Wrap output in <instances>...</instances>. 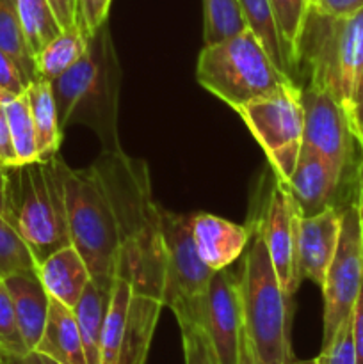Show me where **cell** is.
<instances>
[{
    "label": "cell",
    "mask_w": 363,
    "mask_h": 364,
    "mask_svg": "<svg viewBox=\"0 0 363 364\" xmlns=\"http://www.w3.org/2000/svg\"><path fill=\"white\" fill-rule=\"evenodd\" d=\"M363 7V0H317L312 6L317 13L330 16H347Z\"/></svg>",
    "instance_id": "obj_39"
},
{
    "label": "cell",
    "mask_w": 363,
    "mask_h": 364,
    "mask_svg": "<svg viewBox=\"0 0 363 364\" xmlns=\"http://www.w3.org/2000/svg\"><path fill=\"white\" fill-rule=\"evenodd\" d=\"M60 128L82 119L102 135L107 149L116 144L117 64L107 25L91 39L84 55L60 77L52 80Z\"/></svg>",
    "instance_id": "obj_4"
},
{
    "label": "cell",
    "mask_w": 363,
    "mask_h": 364,
    "mask_svg": "<svg viewBox=\"0 0 363 364\" xmlns=\"http://www.w3.org/2000/svg\"><path fill=\"white\" fill-rule=\"evenodd\" d=\"M89 41L84 38L78 27L60 31L41 52L36 55V70L41 78L56 80L57 77L70 70L88 50Z\"/></svg>",
    "instance_id": "obj_24"
},
{
    "label": "cell",
    "mask_w": 363,
    "mask_h": 364,
    "mask_svg": "<svg viewBox=\"0 0 363 364\" xmlns=\"http://www.w3.org/2000/svg\"><path fill=\"white\" fill-rule=\"evenodd\" d=\"M241 0H203V39L205 45L224 41L246 31Z\"/></svg>",
    "instance_id": "obj_28"
},
{
    "label": "cell",
    "mask_w": 363,
    "mask_h": 364,
    "mask_svg": "<svg viewBox=\"0 0 363 364\" xmlns=\"http://www.w3.org/2000/svg\"><path fill=\"white\" fill-rule=\"evenodd\" d=\"M342 176L344 174L338 173L315 149L302 144L294 173L285 181V187L290 192L301 217H310L331 206Z\"/></svg>",
    "instance_id": "obj_15"
},
{
    "label": "cell",
    "mask_w": 363,
    "mask_h": 364,
    "mask_svg": "<svg viewBox=\"0 0 363 364\" xmlns=\"http://www.w3.org/2000/svg\"><path fill=\"white\" fill-rule=\"evenodd\" d=\"M0 174H2V169H0Z\"/></svg>",
    "instance_id": "obj_48"
},
{
    "label": "cell",
    "mask_w": 363,
    "mask_h": 364,
    "mask_svg": "<svg viewBox=\"0 0 363 364\" xmlns=\"http://www.w3.org/2000/svg\"><path fill=\"white\" fill-rule=\"evenodd\" d=\"M28 103H31L32 121L36 130V144H38V159H53L59 151L63 141V128L57 116L56 98H53L52 82L46 78H36L27 85Z\"/></svg>",
    "instance_id": "obj_21"
},
{
    "label": "cell",
    "mask_w": 363,
    "mask_h": 364,
    "mask_svg": "<svg viewBox=\"0 0 363 364\" xmlns=\"http://www.w3.org/2000/svg\"><path fill=\"white\" fill-rule=\"evenodd\" d=\"M320 364H358L356 363L354 333H352V315L342 322L337 333L331 336L322 350L317 355Z\"/></svg>",
    "instance_id": "obj_34"
},
{
    "label": "cell",
    "mask_w": 363,
    "mask_h": 364,
    "mask_svg": "<svg viewBox=\"0 0 363 364\" xmlns=\"http://www.w3.org/2000/svg\"><path fill=\"white\" fill-rule=\"evenodd\" d=\"M38 276L46 294L71 309L91 281L84 258L71 244L43 259L38 265Z\"/></svg>",
    "instance_id": "obj_18"
},
{
    "label": "cell",
    "mask_w": 363,
    "mask_h": 364,
    "mask_svg": "<svg viewBox=\"0 0 363 364\" xmlns=\"http://www.w3.org/2000/svg\"><path fill=\"white\" fill-rule=\"evenodd\" d=\"M241 7L242 14H244L246 27L258 38L265 52L274 60V64L283 73L294 78L295 68L292 66L290 57H288L287 48H285L280 31H278L276 18H274L269 0H241Z\"/></svg>",
    "instance_id": "obj_23"
},
{
    "label": "cell",
    "mask_w": 363,
    "mask_h": 364,
    "mask_svg": "<svg viewBox=\"0 0 363 364\" xmlns=\"http://www.w3.org/2000/svg\"><path fill=\"white\" fill-rule=\"evenodd\" d=\"M238 364H258L256 361V355L253 352L251 343H249L248 336L242 331V340H241V354H238Z\"/></svg>",
    "instance_id": "obj_42"
},
{
    "label": "cell",
    "mask_w": 363,
    "mask_h": 364,
    "mask_svg": "<svg viewBox=\"0 0 363 364\" xmlns=\"http://www.w3.org/2000/svg\"><path fill=\"white\" fill-rule=\"evenodd\" d=\"M4 213L39 263L71 244L59 156L2 169Z\"/></svg>",
    "instance_id": "obj_2"
},
{
    "label": "cell",
    "mask_w": 363,
    "mask_h": 364,
    "mask_svg": "<svg viewBox=\"0 0 363 364\" xmlns=\"http://www.w3.org/2000/svg\"><path fill=\"white\" fill-rule=\"evenodd\" d=\"M164 301L132 290L117 364H146Z\"/></svg>",
    "instance_id": "obj_19"
},
{
    "label": "cell",
    "mask_w": 363,
    "mask_h": 364,
    "mask_svg": "<svg viewBox=\"0 0 363 364\" xmlns=\"http://www.w3.org/2000/svg\"><path fill=\"white\" fill-rule=\"evenodd\" d=\"M20 270H38V262L9 220L0 213V279Z\"/></svg>",
    "instance_id": "obj_32"
},
{
    "label": "cell",
    "mask_w": 363,
    "mask_h": 364,
    "mask_svg": "<svg viewBox=\"0 0 363 364\" xmlns=\"http://www.w3.org/2000/svg\"><path fill=\"white\" fill-rule=\"evenodd\" d=\"M110 295L112 288L100 287L91 279L73 308L88 364H100L102 358L103 323H105Z\"/></svg>",
    "instance_id": "obj_22"
},
{
    "label": "cell",
    "mask_w": 363,
    "mask_h": 364,
    "mask_svg": "<svg viewBox=\"0 0 363 364\" xmlns=\"http://www.w3.org/2000/svg\"><path fill=\"white\" fill-rule=\"evenodd\" d=\"M21 31L31 53L38 55L53 38L60 34V25L48 0H16Z\"/></svg>",
    "instance_id": "obj_25"
},
{
    "label": "cell",
    "mask_w": 363,
    "mask_h": 364,
    "mask_svg": "<svg viewBox=\"0 0 363 364\" xmlns=\"http://www.w3.org/2000/svg\"><path fill=\"white\" fill-rule=\"evenodd\" d=\"M18 364H59V363L53 361V359H50L48 355L41 354V352L32 350V352H28V354L25 355V358L21 359Z\"/></svg>",
    "instance_id": "obj_44"
},
{
    "label": "cell",
    "mask_w": 363,
    "mask_h": 364,
    "mask_svg": "<svg viewBox=\"0 0 363 364\" xmlns=\"http://www.w3.org/2000/svg\"><path fill=\"white\" fill-rule=\"evenodd\" d=\"M64 196L71 245L84 258L91 279L112 288L121 251L120 231L95 164L88 169H70L64 164Z\"/></svg>",
    "instance_id": "obj_5"
},
{
    "label": "cell",
    "mask_w": 363,
    "mask_h": 364,
    "mask_svg": "<svg viewBox=\"0 0 363 364\" xmlns=\"http://www.w3.org/2000/svg\"><path fill=\"white\" fill-rule=\"evenodd\" d=\"M253 242L238 277L244 334L258 364H287L290 348L292 299L285 295L274 272L260 228H253Z\"/></svg>",
    "instance_id": "obj_3"
},
{
    "label": "cell",
    "mask_w": 363,
    "mask_h": 364,
    "mask_svg": "<svg viewBox=\"0 0 363 364\" xmlns=\"http://www.w3.org/2000/svg\"><path fill=\"white\" fill-rule=\"evenodd\" d=\"M305 60L310 85L330 92L345 116L363 68V7L347 16H330L310 9L298 48V66Z\"/></svg>",
    "instance_id": "obj_7"
},
{
    "label": "cell",
    "mask_w": 363,
    "mask_h": 364,
    "mask_svg": "<svg viewBox=\"0 0 363 364\" xmlns=\"http://www.w3.org/2000/svg\"><path fill=\"white\" fill-rule=\"evenodd\" d=\"M2 281L13 302L21 336L28 350H36L45 329L50 295L46 294L39 279L38 270H20V272L7 274Z\"/></svg>",
    "instance_id": "obj_17"
},
{
    "label": "cell",
    "mask_w": 363,
    "mask_h": 364,
    "mask_svg": "<svg viewBox=\"0 0 363 364\" xmlns=\"http://www.w3.org/2000/svg\"><path fill=\"white\" fill-rule=\"evenodd\" d=\"M235 112L263 149L278 180L285 183L294 173L302 146L305 109L301 87L288 85L237 107Z\"/></svg>",
    "instance_id": "obj_8"
},
{
    "label": "cell",
    "mask_w": 363,
    "mask_h": 364,
    "mask_svg": "<svg viewBox=\"0 0 363 364\" xmlns=\"http://www.w3.org/2000/svg\"><path fill=\"white\" fill-rule=\"evenodd\" d=\"M356 203L359 210V220H362V233H363V160L358 167V178H356Z\"/></svg>",
    "instance_id": "obj_43"
},
{
    "label": "cell",
    "mask_w": 363,
    "mask_h": 364,
    "mask_svg": "<svg viewBox=\"0 0 363 364\" xmlns=\"http://www.w3.org/2000/svg\"><path fill=\"white\" fill-rule=\"evenodd\" d=\"M36 350L59 364H88L73 309L50 297L45 329Z\"/></svg>",
    "instance_id": "obj_20"
},
{
    "label": "cell",
    "mask_w": 363,
    "mask_h": 364,
    "mask_svg": "<svg viewBox=\"0 0 363 364\" xmlns=\"http://www.w3.org/2000/svg\"><path fill=\"white\" fill-rule=\"evenodd\" d=\"M196 323L205 331L217 364H238L244 331L241 284L228 269L214 272L199 304Z\"/></svg>",
    "instance_id": "obj_11"
},
{
    "label": "cell",
    "mask_w": 363,
    "mask_h": 364,
    "mask_svg": "<svg viewBox=\"0 0 363 364\" xmlns=\"http://www.w3.org/2000/svg\"><path fill=\"white\" fill-rule=\"evenodd\" d=\"M0 48L6 50L16 60L28 84L39 78L36 59L28 50L23 31H21L16 0H0Z\"/></svg>",
    "instance_id": "obj_27"
},
{
    "label": "cell",
    "mask_w": 363,
    "mask_h": 364,
    "mask_svg": "<svg viewBox=\"0 0 363 364\" xmlns=\"http://www.w3.org/2000/svg\"><path fill=\"white\" fill-rule=\"evenodd\" d=\"M363 283V233L356 196L342 210V230L333 262L322 283V345L331 340L345 318L352 315Z\"/></svg>",
    "instance_id": "obj_10"
},
{
    "label": "cell",
    "mask_w": 363,
    "mask_h": 364,
    "mask_svg": "<svg viewBox=\"0 0 363 364\" xmlns=\"http://www.w3.org/2000/svg\"><path fill=\"white\" fill-rule=\"evenodd\" d=\"M132 299V284L125 279H116L110 295L109 309L105 315L102 334V358L100 364H117L125 323H127L128 306Z\"/></svg>",
    "instance_id": "obj_26"
},
{
    "label": "cell",
    "mask_w": 363,
    "mask_h": 364,
    "mask_svg": "<svg viewBox=\"0 0 363 364\" xmlns=\"http://www.w3.org/2000/svg\"><path fill=\"white\" fill-rule=\"evenodd\" d=\"M317 2V0H312V6H313V4H315Z\"/></svg>",
    "instance_id": "obj_47"
},
{
    "label": "cell",
    "mask_w": 363,
    "mask_h": 364,
    "mask_svg": "<svg viewBox=\"0 0 363 364\" xmlns=\"http://www.w3.org/2000/svg\"><path fill=\"white\" fill-rule=\"evenodd\" d=\"M352 333H354L356 363L363 364V283L359 288L358 301L352 309Z\"/></svg>",
    "instance_id": "obj_41"
},
{
    "label": "cell",
    "mask_w": 363,
    "mask_h": 364,
    "mask_svg": "<svg viewBox=\"0 0 363 364\" xmlns=\"http://www.w3.org/2000/svg\"><path fill=\"white\" fill-rule=\"evenodd\" d=\"M302 144L315 149L338 173L344 174L351 160V146L354 137L340 103L330 92L310 85L306 91H302Z\"/></svg>",
    "instance_id": "obj_13"
},
{
    "label": "cell",
    "mask_w": 363,
    "mask_h": 364,
    "mask_svg": "<svg viewBox=\"0 0 363 364\" xmlns=\"http://www.w3.org/2000/svg\"><path fill=\"white\" fill-rule=\"evenodd\" d=\"M60 28L77 27V0H48Z\"/></svg>",
    "instance_id": "obj_40"
},
{
    "label": "cell",
    "mask_w": 363,
    "mask_h": 364,
    "mask_svg": "<svg viewBox=\"0 0 363 364\" xmlns=\"http://www.w3.org/2000/svg\"><path fill=\"white\" fill-rule=\"evenodd\" d=\"M287 364H320V361L317 358H313V359H294L292 358Z\"/></svg>",
    "instance_id": "obj_45"
},
{
    "label": "cell",
    "mask_w": 363,
    "mask_h": 364,
    "mask_svg": "<svg viewBox=\"0 0 363 364\" xmlns=\"http://www.w3.org/2000/svg\"><path fill=\"white\" fill-rule=\"evenodd\" d=\"M13 166H18L16 153H14L13 141H11L6 105L0 103V169H6V167Z\"/></svg>",
    "instance_id": "obj_38"
},
{
    "label": "cell",
    "mask_w": 363,
    "mask_h": 364,
    "mask_svg": "<svg viewBox=\"0 0 363 364\" xmlns=\"http://www.w3.org/2000/svg\"><path fill=\"white\" fill-rule=\"evenodd\" d=\"M7 123H9L11 141L16 153L18 166L20 164L36 162L38 159V144H36V130L32 121L31 103H28L27 89L16 98L6 103Z\"/></svg>",
    "instance_id": "obj_29"
},
{
    "label": "cell",
    "mask_w": 363,
    "mask_h": 364,
    "mask_svg": "<svg viewBox=\"0 0 363 364\" xmlns=\"http://www.w3.org/2000/svg\"><path fill=\"white\" fill-rule=\"evenodd\" d=\"M269 2L292 66L298 70L299 41L305 31L306 18L312 9V0H269Z\"/></svg>",
    "instance_id": "obj_30"
},
{
    "label": "cell",
    "mask_w": 363,
    "mask_h": 364,
    "mask_svg": "<svg viewBox=\"0 0 363 364\" xmlns=\"http://www.w3.org/2000/svg\"><path fill=\"white\" fill-rule=\"evenodd\" d=\"M299 213L290 192L283 181L276 178L269 192V201L265 205L262 219L256 223L265 240L274 272L288 299L298 291L301 276L298 269V228Z\"/></svg>",
    "instance_id": "obj_12"
},
{
    "label": "cell",
    "mask_w": 363,
    "mask_h": 364,
    "mask_svg": "<svg viewBox=\"0 0 363 364\" xmlns=\"http://www.w3.org/2000/svg\"><path fill=\"white\" fill-rule=\"evenodd\" d=\"M342 230V210L327 206L322 212L301 217L298 228L299 276L322 287L333 262Z\"/></svg>",
    "instance_id": "obj_14"
},
{
    "label": "cell",
    "mask_w": 363,
    "mask_h": 364,
    "mask_svg": "<svg viewBox=\"0 0 363 364\" xmlns=\"http://www.w3.org/2000/svg\"><path fill=\"white\" fill-rule=\"evenodd\" d=\"M0 213H4V183H2V174H0Z\"/></svg>",
    "instance_id": "obj_46"
},
{
    "label": "cell",
    "mask_w": 363,
    "mask_h": 364,
    "mask_svg": "<svg viewBox=\"0 0 363 364\" xmlns=\"http://www.w3.org/2000/svg\"><path fill=\"white\" fill-rule=\"evenodd\" d=\"M191 217L162 212V235L166 249V284L164 306L178 320L196 322L199 304L214 272L201 262L192 240Z\"/></svg>",
    "instance_id": "obj_9"
},
{
    "label": "cell",
    "mask_w": 363,
    "mask_h": 364,
    "mask_svg": "<svg viewBox=\"0 0 363 364\" xmlns=\"http://www.w3.org/2000/svg\"><path fill=\"white\" fill-rule=\"evenodd\" d=\"M27 85V78L16 60L6 50L0 48V89L13 92V95H21L25 92Z\"/></svg>",
    "instance_id": "obj_36"
},
{
    "label": "cell",
    "mask_w": 363,
    "mask_h": 364,
    "mask_svg": "<svg viewBox=\"0 0 363 364\" xmlns=\"http://www.w3.org/2000/svg\"><path fill=\"white\" fill-rule=\"evenodd\" d=\"M95 167L105 185L120 231L116 279L128 281L137 294L164 301V208L153 198L148 167L142 160L125 155L120 148L107 149Z\"/></svg>",
    "instance_id": "obj_1"
},
{
    "label": "cell",
    "mask_w": 363,
    "mask_h": 364,
    "mask_svg": "<svg viewBox=\"0 0 363 364\" xmlns=\"http://www.w3.org/2000/svg\"><path fill=\"white\" fill-rule=\"evenodd\" d=\"M184 343L185 364H217L212 345L199 323L192 320H178Z\"/></svg>",
    "instance_id": "obj_33"
},
{
    "label": "cell",
    "mask_w": 363,
    "mask_h": 364,
    "mask_svg": "<svg viewBox=\"0 0 363 364\" xmlns=\"http://www.w3.org/2000/svg\"><path fill=\"white\" fill-rule=\"evenodd\" d=\"M199 85L237 109L253 100L294 85L249 28L224 41L203 46L196 64Z\"/></svg>",
    "instance_id": "obj_6"
},
{
    "label": "cell",
    "mask_w": 363,
    "mask_h": 364,
    "mask_svg": "<svg viewBox=\"0 0 363 364\" xmlns=\"http://www.w3.org/2000/svg\"><path fill=\"white\" fill-rule=\"evenodd\" d=\"M191 230L196 251L212 272L228 269L237 262L253 237V228L241 226L210 213L192 215Z\"/></svg>",
    "instance_id": "obj_16"
},
{
    "label": "cell",
    "mask_w": 363,
    "mask_h": 364,
    "mask_svg": "<svg viewBox=\"0 0 363 364\" xmlns=\"http://www.w3.org/2000/svg\"><path fill=\"white\" fill-rule=\"evenodd\" d=\"M347 121H349V127H351L352 137H354V141L358 142L363 155V68H362V73H359L358 77V82H356L354 92H352Z\"/></svg>",
    "instance_id": "obj_37"
},
{
    "label": "cell",
    "mask_w": 363,
    "mask_h": 364,
    "mask_svg": "<svg viewBox=\"0 0 363 364\" xmlns=\"http://www.w3.org/2000/svg\"><path fill=\"white\" fill-rule=\"evenodd\" d=\"M28 347L21 336L13 302L7 288L0 279V364H18L28 354Z\"/></svg>",
    "instance_id": "obj_31"
},
{
    "label": "cell",
    "mask_w": 363,
    "mask_h": 364,
    "mask_svg": "<svg viewBox=\"0 0 363 364\" xmlns=\"http://www.w3.org/2000/svg\"><path fill=\"white\" fill-rule=\"evenodd\" d=\"M110 4L112 0H77V27L88 41L107 23Z\"/></svg>",
    "instance_id": "obj_35"
}]
</instances>
